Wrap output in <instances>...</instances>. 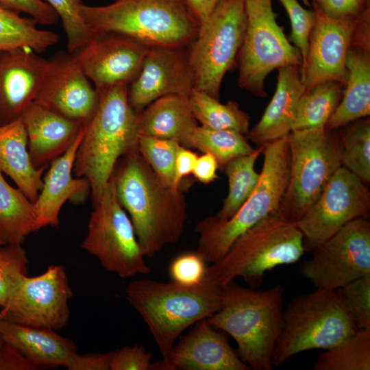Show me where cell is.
Returning a JSON list of instances; mask_svg holds the SVG:
<instances>
[{"mask_svg":"<svg viewBox=\"0 0 370 370\" xmlns=\"http://www.w3.org/2000/svg\"><path fill=\"white\" fill-rule=\"evenodd\" d=\"M28 259L21 245L0 246V307H3L20 281L27 275Z\"/></svg>","mask_w":370,"mask_h":370,"instance_id":"obj_38","label":"cell"},{"mask_svg":"<svg viewBox=\"0 0 370 370\" xmlns=\"http://www.w3.org/2000/svg\"><path fill=\"white\" fill-rule=\"evenodd\" d=\"M304 252L297 223L278 212L243 234L221 260L207 267L204 281L222 286L241 277L258 288L267 271L298 262Z\"/></svg>","mask_w":370,"mask_h":370,"instance_id":"obj_7","label":"cell"},{"mask_svg":"<svg viewBox=\"0 0 370 370\" xmlns=\"http://www.w3.org/2000/svg\"><path fill=\"white\" fill-rule=\"evenodd\" d=\"M312 369L369 370L370 330H358L342 343L320 352Z\"/></svg>","mask_w":370,"mask_h":370,"instance_id":"obj_35","label":"cell"},{"mask_svg":"<svg viewBox=\"0 0 370 370\" xmlns=\"http://www.w3.org/2000/svg\"><path fill=\"white\" fill-rule=\"evenodd\" d=\"M284 288L244 287L231 281L221 286L219 309L207 318L230 335L241 359L253 370H271L273 353L283 325Z\"/></svg>","mask_w":370,"mask_h":370,"instance_id":"obj_3","label":"cell"},{"mask_svg":"<svg viewBox=\"0 0 370 370\" xmlns=\"http://www.w3.org/2000/svg\"><path fill=\"white\" fill-rule=\"evenodd\" d=\"M369 210L370 193L367 184L341 166L318 199L296 222L304 236L305 251H311L349 222L367 218Z\"/></svg>","mask_w":370,"mask_h":370,"instance_id":"obj_14","label":"cell"},{"mask_svg":"<svg viewBox=\"0 0 370 370\" xmlns=\"http://www.w3.org/2000/svg\"><path fill=\"white\" fill-rule=\"evenodd\" d=\"M262 153L264 162L258 182L238 211L226 220L214 215L196 225V252L206 263L221 260L243 234L279 212L289 178V134L264 144Z\"/></svg>","mask_w":370,"mask_h":370,"instance_id":"obj_6","label":"cell"},{"mask_svg":"<svg viewBox=\"0 0 370 370\" xmlns=\"http://www.w3.org/2000/svg\"><path fill=\"white\" fill-rule=\"evenodd\" d=\"M306 5L310 6L309 0H302Z\"/></svg>","mask_w":370,"mask_h":370,"instance_id":"obj_52","label":"cell"},{"mask_svg":"<svg viewBox=\"0 0 370 370\" xmlns=\"http://www.w3.org/2000/svg\"><path fill=\"white\" fill-rule=\"evenodd\" d=\"M197 123L187 97L168 95L153 101L140 112V135L172 140L185 147Z\"/></svg>","mask_w":370,"mask_h":370,"instance_id":"obj_28","label":"cell"},{"mask_svg":"<svg viewBox=\"0 0 370 370\" xmlns=\"http://www.w3.org/2000/svg\"><path fill=\"white\" fill-rule=\"evenodd\" d=\"M35 231L38 228L34 203L18 188L11 186L0 171V241L22 245Z\"/></svg>","mask_w":370,"mask_h":370,"instance_id":"obj_29","label":"cell"},{"mask_svg":"<svg viewBox=\"0 0 370 370\" xmlns=\"http://www.w3.org/2000/svg\"><path fill=\"white\" fill-rule=\"evenodd\" d=\"M369 50L351 46L346 60L348 77L341 101L327 122V130H338L370 114V58Z\"/></svg>","mask_w":370,"mask_h":370,"instance_id":"obj_27","label":"cell"},{"mask_svg":"<svg viewBox=\"0 0 370 370\" xmlns=\"http://www.w3.org/2000/svg\"><path fill=\"white\" fill-rule=\"evenodd\" d=\"M45 169H36L32 162L21 117L0 125V171L10 176L32 203L42 188Z\"/></svg>","mask_w":370,"mask_h":370,"instance_id":"obj_26","label":"cell"},{"mask_svg":"<svg viewBox=\"0 0 370 370\" xmlns=\"http://www.w3.org/2000/svg\"><path fill=\"white\" fill-rule=\"evenodd\" d=\"M111 179L146 258H153L167 245L180 240L187 220L181 187L164 185L138 149L118 161Z\"/></svg>","mask_w":370,"mask_h":370,"instance_id":"obj_1","label":"cell"},{"mask_svg":"<svg viewBox=\"0 0 370 370\" xmlns=\"http://www.w3.org/2000/svg\"><path fill=\"white\" fill-rule=\"evenodd\" d=\"M358 328L339 288H319L295 296L283 312V325L272 356L279 367L310 349H328L353 336Z\"/></svg>","mask_w":370,"mask_h":370,"instance_id":"obj_8","label":"cell"},{"mask_svg":"<svg viewBox=\"0 0 370 370\" xmlns=\"http://www.w3.org/2000/svg\"><path fill=\"white\" fill-rule=\"evenodd\" d=\"M185 147L212 155L221 170L232 159L249 154L256 149L241 132L212 130L201 125H197L188 136Z\"/></svg>","mask_w":370,"mask_h":370,"instance_id":"obj_33","label":"cell"},{"mask_svg":"<svg viewBox=\"0 0 370 370\" xmlns=\"http://www.w3.org/2000/svg\"><path fill=\"white\" fill-rule=\"evenodd\" d=\"M3 341L16 348L36 368L66 367L77 353L75 343L55 330L33 328L3 320Z\"/></svg>","mask_w":370,"mask_h":370,"instance_id":"obj_25","label":"cell"},{"mask_svg":"<svg viewBox=\"0 0 370 370\" xmlns=\"http://www.w3.org/2000/svg\"><path fill=\"white\" fill-rule=\"evenodd\" d=\"M314 1H316V0H314Z\"/></svg>","mask_w":370,"mask_h":370,"instance_id":"obj_54","label":"cell"},{"mask_svg":"<svg viewBox=\"0 0 370 370\" xmlns=\"http://www.w3.org/2000/svg\"><path fill=\"white\" fill-rule=\"evenodd\" d=\"M194 88L188 47H149L139 72L127 86V98L130 106L140 113L162 97L188 98Z\"/></svg>","mask_w":370,"mask_h":370,"instance_id":"obj_18","label":"cell"},{"mask_svg":"<svg viewBox=\"0 0 370 370\" xmlns=\"http://www.w3.org/2000/svg\"><path fill=\"white\" fill-rule=\"evenodd\" d=\"M2 245H4V243L0 241V246Z\"/></svg>","mask_w":370,"mask_h":370,"instance_id":"obj_53","label":"cell"},{"mask_svg":"<svg viewBox=\"0 0 370 370\" xmlns=\"http://www.w3.org/2000/svg\"><path fill=\"white\" fill-rule=\"evenodd\" d=\"M151 360L143 345H125L112 352L110 370H149Z\"/></svg>","mask_w":370,"mask_h":370,"instance_id":"obj_43","label":"cell"},{"mask_svg":"<svg viewBox=\"0 0 370 370\" xmlns=\"http://www.w3.org/2000/svg\"><path fill=\"white\" fill-rule=\"evenodd\" d=\"M342 87L338 83L328 82L304 92L298 103L292 130L325 127L341 101Z\"/></svg>","mask_w":370,"mask_h":370,"instance_id":"obj_34","label":"cell"},{"mask_svg":"<svg viewBox=\"0 0 370 370\" xmlns=\"http://www.w3.org/2000/svg\"><path fill=\"white\" fill-rule=\"evenodd\" d=\"M264 145L252 153L236 157L223 168L227 176L228 193L216 217L222 220L232 217L255 189L260 177L254 169L255 163L262 153Z\"/></svg>","mask_w":370,"mask_h":370,"instance_id":"obj_32","label":"cell"},{"mask_svg":"<svg viewBox=\"0 0 370 370\" xmlns=\"http://www.w3.org/2000/svg\"><path fill=\"white\" fill-rule=\"evenodd\" d=\"M93 34L113 32L147 47H188L199 23L186 0H116L101 6H80Z\"/></svg>","mask_w":370,"mask_h":370,"instance_id":"obj_4","label":"cell"},{"mask_svg":"<svg viewBox=\"0 0 370 370\" xmlns=\"http://www.w3.org/2000/svg\"><path fill=\"white\" fill-rule=\"evenodd\" d=\"M0 5L18 14H27L40 25H53L60 21L56 11L42 0H0Z\"/></svg>","mask_w":370,"mask_h":370,"instance_id":"obj_44","label":"cell"},{"mask_svg":"<svg viewBox=\"0 0 370 370\" xmlns=\"http://www.w3.org/2000/svg\"><path fill=\"white\" fill-rule=\"evenodd\" d=\"M313 5L316 21L309 39L306 61L300 70L305 92L328 82L345 86L348 77L347 55L361 13L334 18L327 16L315 1Z\"/></svg>","mask_w":370,"mask_h":370,"instance_id":"obj_16","label":"cell"},{"mask_svg":"<svg viewBox=\"0 0 370 370\" xmlns=\"http://www.w3.org/2000/svg\"><path fill=\"white\" fill-rule=\"evenodd\" d=\"M127 86L119 84L98 92L97 107L85 124L77 150L73 173L88 182L92 204L110 180L118 161L138 149L140 113L129 103Z\"/></svg>","mask_w":370,"mask_h":370,"instance_id":"obj_2","label":"cell"},{"mask_svg":"<svg viewBox=\"0 0 370 370\" xmlns=\"http://www.w3.org/2000/svg\"><path fill=\"white\" fill-rule=\"evenodd\" d=\"M27 135V148L36 169L63 154L71 145L85 123L72 120L36 103L21 116Z\"/></svg>","mask_w":370,"mask_h":370,"instance_id":"obj_23","label":"cell"},{"mask_svg":"<svg viewBox=\"0 0 370 370\" xmlns=\"http://www.w3.org/2000/svg\"><path fill=\"white\" fill-rule=\"evenodd\" d=\"M72 297L64 266L53 264L38 275L25 276L0 312L3 319L10 323L60 330L69 322Z\"/></svg>","mask_w":370,"mask_h":370,"instance_id":"obj_15","label":"cell"},{"mask_svg":"<svg viewBox=\"0 0 370 370\" xmlns=\"http://www.w3.org/2000/svg\"><path fill=\"white\" fill-rule=\"evenodd\" d=\"M199 24L210 15L219 0H186Z\"/></svg>","mask_w":370,"mask_h":370,"instance_id":"obj_50","label":"cell"},{"mask_svg":"<svg viewBox=\"0 0 370 370\" xmlns=\"http://www.w3.org/2000/svg\"><path fill=\"white\" fill-rule=\"evenodd\" d=\"M3 317H2V315H1V313L0 312V343H3V338H2V335H1V322L3 321Z\"/></svg>","mask_w":370,"mask_h":370,"instance_id":"obj_51","label":"cell"},{"mask_svg":"<svg viewBox=\"0 0 370 370\" xmlns=\"http://www.w3.org/2000/svg\"><path fill=\"white\" fill-rule=\"evenodd\" d=\"M204 259L195 252H186L175 257L169 267L171 282L192 287L204 282L207 267Z\"/></svg>","mask_w":370,"mask_h":370,"instance_id":"obj_42","label":"cell"},{"mask_svg":"<svg viewBox=\"0 0 370 370\" xmlns=\"http://www.w3.org/2000/svg\"><path fill=\"white\" fill-rule=\"evenodd\" d=\"M247 24L245 0H219L188 47L195 88L219 99L223 79L232 69Z\"/></svg>","mask_w":370,"mask_h":370,"instance_id":"obj_10","label":"cell"},{"mask_svg":"<svg viewBox=\"0 0 370 370\" xmlns=\"http://www.w3.org/2000/svg\"><path fill=\"white\" fill-rule=\"evenodd\" d=\"M180 145L172 140L145 135L139 136L138 143V152L160 181L166 186L176 188L175 164Z\"/></svg>","mask_w":370,"mask_h":370,"instance_id":"obj_37","label":"cell"},{"mask_svg":"<svg viewBox=\"0 0 370 370\" xmlns=\"http://www.w3.org/2000/svg\"><path fill=\"white\" fill-rule=\"evenodd\" d=\"M343 301L358 330H370V275L339 288Z\"/></svg>","mask_w":370,"mask_h":370,"instance_id":"obj_40","label":"cell"},{"mask_svg":"<svg viewBox=\"0 0 370 370\" xmlns=\"http://www.w3.org/2000/svg\"><path fill=\"white\" fill-rule=\"evenodd\" d=\"M49 67L30 47L0 50V125L21 118L32 104Z\"/></svg>","mask_w":370,"mask_h":370,"instance_id":"obj_20","label":"cell"},{"mask_svg":"<svg viewBox=\"0 0 370 370\" xmlns=\"http://www.w3.org/2000/svg\"><path fill=\"white\" fill-rule=\"evenodd\" d=\"M190 108L197 121L212 130H231L247 134L249 116L237 102L221 103L206 92L194 88L188 97Z\"/></svg>","mask_w":370,"mask_h":370,"instance_id":"obj_30","label":"cell"},{"mask_svg":"<svg viewBox=\"0 0 370 370\" xmlns=\"http://www.w3.org/2000/svg\"><path fill=\"white\" fill-rule=\"evenodd\" d=\"M82 248L95 256L106 271L122 278L151 272L112 179L93 204Z\"/></svg>","mask_w":370,"mask_h":370,"instance_id":"obj_12","label":"cell"},{"mask_svg":"<svg viewBox=\"0 0 370 370\" xmlns=\"http://www.w3.org/2000/svg\"><path fill=\"white\" fill-rule=\"evenodd\" d=\"M343 145L342 166L365 184L370 182V121H352L338 129Z\"/></svg>","mask_w":370,"mask_h":370,"instance_id":"obj_36","label":"cell"},{"mask_svg":"<svg viewBox=\"0 0 370 370\" xmlns=\"http://www.w3.org/2000/svg\"><path fill=\"white\" fill-rule=\"evenodd\" d=\"M304 92L298 66L279 69L275 93L260 121L249 130L248 138L258 147L288 135Z\"/></svg>","mask_w":370,"mask_h":370,"instance_id":"obj_24","label":"cell"},{"mask_svg":"<svg viewBox=\"0 0 370 370\" xmlns=\"http://www.w3.org/2000/svg\"><path fill=\"white\" fill-rule=\"evenodd\" d=\"M365 1L316 0L315 1L327 16L334 18H340L356 16L362 13Z\"/></svg>","mask_w":370,"mask_h":370,"instance_id":"obj_45","label":"cell"},{"mask_svg":"<svg viewBox=\"0 0 370 370\" xmlns=\"http://www.w3.org/2000/svg\"><path fill=\"white\" fill-rule=\"evenodd\" d=\"M299 274L316 288L338 289L370 275V223L356 219L311 251Z\"/></svg>","mask_w":370,"mask_h":370,"instance_id":"obj_13","label":"cell"},{"mask_svg":"<svg viewBox=\"0 0 370 370\" xmlns=\"http://www.w3.org/2000/svg\"><path fill=\"white\" fill-rule=\"evenodd\" d=\"M244 39L238 52V85L256 97H264V81L273 70L301 66L299 50L278 24L271 0H245Z\"/></svg>","mask_w":370,"mask_h":370,"instance_id":"obj_11","label":"cell"},{"mask_svg":"<svg viewBox=\"0 0 370 370\" xmlns=\"http://www.w3.org/2000/svg\"><path fill=\"white\" fill-rule=\"evenodd\" d=\"M99 94L72 53L59 51L49 67L34 103L68 119L86 123L95 113Z\"/></svg>","mask_w":370,"mask_h":370,"instance_id":"obj_19","label":"cell"},{"mask_svg":"<svg viewBox=\"0 0 370 370\" xmlns=\"http://www.w3.org/2000/svg\"><path fill=\"white\" fill-rule=\"evenodd\" d=\"M197 157L189 148L180 145L175 164V187H181L183 179L193 173Z\"/></svg>","mask_w":370,"mask_h":370,"instance_id":"obj_48","label":"cell"},{"mask_svg":"<svg viewBox=\"0 0 370 370\" xmlns=\"http://www.w3.org/2000/svg\"><path fill=\"white\" fill-rule=\"evenodd\" d=\"M219 165L215 158L208 153L197 157L193 175L200 182L208 184L219 178L217 171Z\"/></svg>","mask_w":370,"mask_h":370,"instance_id":"obj_49","label":"cell"},{"mask_svg":"<svg viewBox=\"0 0 370 370\" xmlns=\"http://www.w3.org/2000/svg\"><path fill=\"white\" fill-rule=\"evenodd\" d=\"M58 14L66 34L67 51L70 53L82 47L92 34L80 14L81 0H42Z\"/></svg>","mask_w":370,"mask_h":370,"instance_id":"obj_39","label":"cell"},{"mask_svg":"<svg viewBox=\"0 0 370 370\" xmlns=\"http://www.w3.org/2000/svg\"><path fill=\"white\" fill-rule=\"evenodd\" d=\"M286 10L291 23L290 39L300 51L304 67L309 48L310 34L316 21L314 11L304 8L297 0H278ZM300 69V70H301Z\"/></svg>","mask_w":370,"mask_h":370,"instance_id":"obj_41","label":"cell"},{"mask_svg":"<svg viewBox=\"0 0 370 370\" xmlns=\"http://www.w3.org/2000/svg\"><path fill=\"white\" fill-rule=\"evenodd\" d=\"M149 47L113 32L93 34L72 54L97 92L127 84L140 71Z\"/></svg>","mask_w":370,"mask_h":370,"instance_id":"obj_17","label":"cell"},{"mask_svg":"<svg viewBox=\"0 0 370 370\" xmlns=\"http://www.w3.org/2000/svg\"><path fill=\"white\" fill-rule=\"evenodd\" d=\"M171 351L170 370H249L227 337L204 319Z\"/></svg>","mask_w":370,"mask_h":370,"instance_id":"obj_21","label":"cell"},{"mask_svg":"<svg viewBox=\"0 0 370 370\" xmlns=\"http://www.w3.org/2000/svg\"><path fill=\"white\" fill-rule=\"evenodd\" d=\"M32 364L14 346L0 343V370H35Z\"/></svg>","mask_w":370,"mask_h":370,"instance_id":"obj_47","label":"cell"},{"mask_svg":"<svg viewBox=\"0 0 370 370\" xmlns=\"http://www.w3.org/2000/svg\"><path fill=\"white\" fill-rule=\"evenodd\" d=\"M37 24L0 5V50L27 47L39 53L59 42L58 34L40 29Z\"/></svg>","mask_w":370,"mask_h":370,"instance_id":"obj_31","label":"cell"},{"mask_svg":"<svg viewBox=\"0 0 370 370\" xmlns=\"http://www.w3.org/2000/svg\"><path fill=\"white\" fill-rule=\"evenodd\" d=\"M125 293L148 326L168 370L176 340L186 328L216 312L221 304V286L206 281L187 287L139 279L130 282Z\"/></svg>","mask_w":370,"mask_h":370,"instance_id":"obj_5","label":"cell"},{"mask_svg":"<svg viewBox=\"0 0 370 370\" xmlns=\"http://www.w3.org/2000/svg\"><path fill=\"white\" fill-rule=\"evenodd\" d=\"M112 352L104 354L75 353L69 360L65 368L69 370H110Z\"/></svg>","mask_w":370,"mask_h":370,"instance_id":"obj_46","label":"cell"},{"mask_svg":"<svg viewBox=\"0 0 370 370\" xmlns=\"http://www.w3.org/2000/svg\"><path fill=\"white\" fill-rule=\"evenodd\" d=\"M86 124V123H85ZM85 124L69 149L51 162L34 206L38 230L47 226H59L60 211L68 200L82 201L90 189L88 182L73 177L77 148L83 138Z\"/></svg>","mask_w":370,"mask_h":370,"instance_id":"obj_22","label":"cell"},{"mask_svg":"<svg viewBox=\"0 0 370 370\" xmlns=\"http://www.w3.org/2000/svg\"><path fill=\"white\" fill-rule=\"evenodd\" d=\"M289 145L288 183L279 212L297 222L342 166L343 145L338 130L325 127L292 130Z\"/></svg>","mask_w":370,"mask_h":370,"instance_id":"obj_9","label":"cell"}]
</instances>
